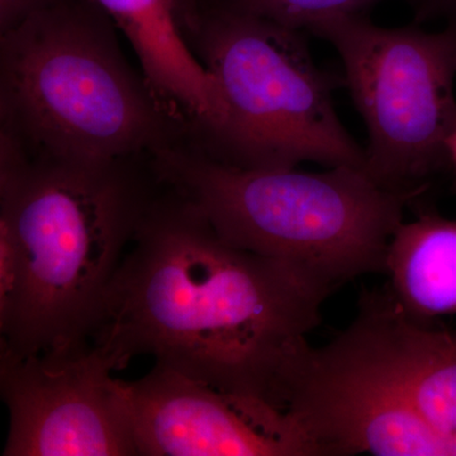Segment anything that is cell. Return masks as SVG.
Instances as JSON below:
<instances>
[{"label": "cell", "mask_w": 456, "mask_h": 456, "mask_svg": "<svg viewBox=\"0 0 456 456\" xmlns=\"http://www.w3.org/2000/svg\"><path fill=\"white\" fill-rule=\"evenodd\" d=\"M108 287L88 341L114 369L136 356L285 411L288 388L338 285L228 244L167 188Z\"/></svg>", "instance_id": "obj_1"}, {"label": "cell", "mask_w": 456, "mask_h": 456, "mask_svg": "<svg viewBox=\"0 0 456 456\" xmlns=\"http://www.w3.org/2000/svg\"><path fill=\"white\" fill-rule=\"evenodd\" d=\"M155 198L127 161L31 158L0 136V213L25 259L22 302L3 344L20 353L88 341L102 299Z\"/></svg>", "instance_id": "obj_2"}, {"label": "cell", "mask_w": 456, "mask_h": 456, "mask_svg": "<svg viewBox=\"0 0 456 456\" xmlns=\"http://www.w3.org/2000/svg\"><path fill=\"white\" fill-rule=\"evenodd\" d=\"M2 132L31 158L118 163L165 146V104L112 27L55 3L2 33Z\"/></svg>", "instance_id": "obj_3"}, {"label": "cell", "mask_w": 456, "mask_h": 456, "mask_svg": "<svg viewBox=\"0 0 456 456\" xmlns=\"http://www.w3.org/2000/svg\"><path fill=\"white\" fill-rule=\"evenodd\" d=\"M152 171L228 244L292 261L340 287L384 272L408 198L362 167H241L167 145Z\"/></svg>", "instance_id": "obj_4"}, {"label": "cell", "mask_w": 456, "mask_h": 456, "mask_svg": "<svg viewBox=\"0 0 456 456\" xmlns=\"http://www.w3.org/2000/svg\"><path fill=\"white\" fill-rule=\"evenodd\" d=\"M220 84L228 119L217 160L241 167H365L303 31L220 5L189 29ZM216 159V158H215Z\"/></svg>", "instance_id": "obj_5"}, {"label": "cell", "mask_w": 456, "mask_h": 456, "mask_svg": "<svg viewBox=\"0 0 456 456\" xmlns=\"http://www.w3.org/2000/svg\"><path fill=\"white\" fill-rule=\"evenodd\" d=\"M307 32L340 57L344 84L368 132L364 171L375 183L411 200L454 167L456 27L389 28L344 16Z\"/></svg>", "instance_id": "obj_6"}, {"label": "cell", "mask_w": 456, "mask_h": 456, "mask_svg": "<svg viewBox=\"0 0 456 456\" xmlns=\"http://www.w3.org/2000/svg\"><path fill=\"white\" fill-rule=\"evenodd\" d=\"M114 370L89 341L41 353L0 342V391L9 411L3 455H139Z\"/></svg>", "instance_id": "obj_7"}, {"label": "cell", "mask_w": 456, "mask_h": 456, "mask_svg": "<svg viewBox=\"0 0 456 456\" xmlns=\"http://www.w3.org/2000/svg\"><path fill=\"white\" fill-rule=\"evenodd\" d=\"M285 411L318 456H456V432L432 426L402 393L331 342L303 356Z\"/></svg>", "instance_id": "obj_8"}, {"label": "cell", "mask_w": 456, "mask_h": 456, "mask_svg": "<svg viewBox=\"0 0 456 456\" xmlns=\"http://www.w3.org/2000/svg\"><path fill=\"white\" fill-rule=\"evenodd\" d=\"M142 456H317L287 411L155 364L125 382Z\"/></svg>", "instance_id": "obj_9"}, {"label": "cell", "mask_w": 456, "mask_h": 456, "mask_svg": "<svg viewBox=\"0 0 456 456\" xmlns=\"http://www.w3.org/2000/svg\"><path fill=\"white\" fill-rule=\"evenodd\" d=\"M332 345L402 393L432 426L456 432V331L425 329L389 301L370 305Z\"/></svg>", "instance_id": "obj_10"}, {"label": "cell", "mask_w": 456, "mask_h": 456, "mask_svg": "<svg viewBox=\"0 0 456 456\" xmlns=\"http://www.w3.org/2000/svg\"><path fill=\"white\" fill-rule=\"evenodd\" d=\"M139 56L143 75L165 106L175 107L221 137L226 102L215 75L184 37L174 0H94Z\"/></svg>", "instance_id": "obj_11"}, {"label": "cell", "mask_w": 456, "mask_h": 456, "mask_svg": "<svg viewBox=\"0 0 456 456\" xmlns=\"http://www.w3.org/2000/svg\"><path fill=\"white\" fill-rule=\"evenodd\" d=\"M391 302L404 316L456 314V221L425 213L402 222L389 242L386 268Z\"/></svg>", "instance_id": "obj_12"}, {"label": "cell", "mask_w": 456, "mask_h": 456, "mask_svg": "<svg viewBox=\"0 0 456 456\" xmlns=\"http://www.w3.org/2000/svg\"><path fill=\"white\" fill-rule=\"evenodd\" d=\"M384 0H224L221 5L272 20L278 25L307 31L330 18L365 16Z\"/></svg>", "instance_id": "obj_13"}, {"label": "cell", "mask_w": 456, "mask_h": 456, "mask_svg": "<svg viewBox=\"0 0 456 456\" xmlns=\"http://www.w3.org/2000/svg\"><path fill=\"white\" fill-rule=\"evenodd\" d=\"M25 259L13 224L0 213V331L5 336L16 321L23 289Z\"/></svg>", "instance_id": "obj_14"}, {"label": "cell", "mask_w": 456, "mask_h": 456, "mask_svg": "<svg viewBox=\"0 0 456 456\" xmlns=\"http://www.w3.org/2000/svg\"><path fill=\"white\" fill-rule=\"evenodd\" d=\"M55 3L57 0H0V31H11L27 18Z\"/></svg>", "instance_id": "obj_15"}, {"label": "cell", "mask_w": 456, "mask_h": 456, "mask_svg": "<svg viewBox=\"0 0 456 456\" xmlns=\"http://www.w3.org/2000/svg\"><path fill=\"white\" fill-rule=\"evenodd\" d=\"M412 11L416 23L439 20L456 27V0H403Z\"/></svg>", "instance_id": "obj_16"}, {"label": "cell", "mask_w": 456, "mask_h": 456, "mask_svg": "<svg viewBox=\"0 0 456 456\" xmlns=\"http://www.w3.org/2000/svg\"><path fill=\"white\" fill-rule=\"evenodd\" d=\"M174 5L178 13L180 25L185 26V28H191L198 16L194 9V0H174Z\"/></svg>", "instance_id": "obj_17"}, {"label": "cell", "mask_w": 456, "mask_h": 456, "mask_svg": "<svg viewBox=\"0 0 456 456\" xmlns=\"http://www.w3.org/2000/svg\"><path fill=\"white\" fill-rule=\"evenodd\" d=\"M449 152L452 159V167L456 169V126L449 139Z\"/></svg>", "instance_id": "obj_18"}]
</instances>
